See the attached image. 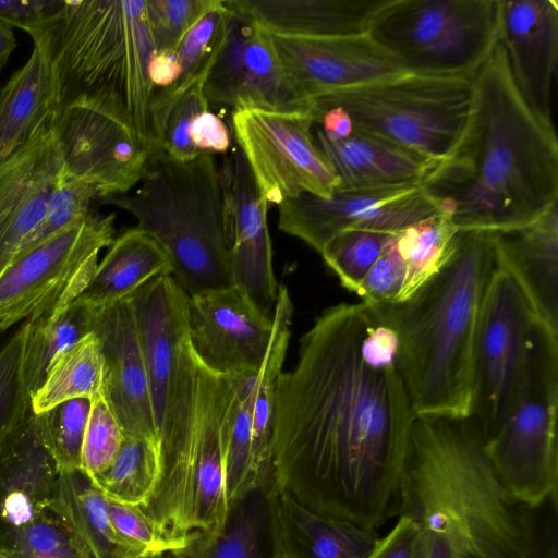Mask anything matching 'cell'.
<instances>
[{"mask_svg": "<svg viewBox=\"0 0 558 558\" xmlns=\"http://www.w3.org/2000/svg\"><path fill=\"white\" fill-rule=\"evenodd\" d=\"M233 241L230 275L234 286L257 310L270 316L277 301L272 248L267 225L268 205L251 169L234 143L232 149Z\"/></svg>", "mask_w": 558, "mask_h": 558, "instance_id": "22", "label": "cell"}, {"mask_svg": "<svg viewBox=\"0 0 558 558\" xmlns=\"http://www.w3.org/2000/svg\"><path fill=\"white\" fill-rule=\"evenodd\" d=\"M498 41L529 106L551 121L550 98L558 58L555 0H499Z\"/></svg>", "mask_w": 558, "mask_h": 558, "instance_id": "20", "label": "cell"}, {"mask_svg": "<svg viewBox=\"0 0 558 558\" xmlns=\"http://www.w3.org/2000/svg\"><path fill=\"white\" fill-rule=\"evenodd\" d=\"M65 0H0V21L36 39L62 13Z\"/></svg>", "mask_w": 558, "mask_h": 558, "instance_id": "50", "label": "cell"}, {"mask_svg": "<svg viewBox=\"0 0 558 558\" xmlns=\"http://www.w3.org/2000/svg\"><path fill=\"white\" fill-rule=\"evenodd\" d=\"M34 46L46 56L54 109L99 105L124 119L155 150L148 63L156 50L147 0H65Z\"/></svg>", "mask_w": 558, "mask_h": 558, "instance_id": "6", "label": "cell"}, {"mask_svg": "<svg viewBox=\"0 0 558 558\" xmlns=\"http://www.w3.org/2000/svg\"><path fill=\"white\" fill-rule=\"evenodd\" d=\"M214 0H147V14L156 50H177L189 29Z\"/></svg>", "mask_w": 558, "mask_h": 558, "instance_id": "48", "label": "cell"}, {"mask_svg": "<svg viewBox=\"0 0 558 558\" xmlns=\"http://www.w3.org/2000/svg\"><path fill=\"white\" fill-rule=\"evenodd\" d=\"M499 0H390L368 34L404 71L473 76L498 41Z\"/></svg>", "mask_w": 558, "mask_h": 558, "instance_id": "10", "label": "cell"}, {"mask_svg": "<svg viewBox=\"0 0 558 558\" xmlns=\"http://www.w3.org/2000/svg\"><path fill=\"white\" fill-rule=\"evenodd\" d=\"M204 82L205 78L197 80L179 94L153 102L155 150L180 161L193 160L201 154L189 133L193 120L209 109Z\"/></svg>", "mask_w": 558, "mask_h": 558, "instance_id": "40", "label": "cell"}, {"mask_svg": "<svg viewBox=\"0 0 558 558\" xmlns=\"http://www.w3.org/2000/svg\"><path fill=\"white\" fill-rule=\"evenodd\" d=\"M278 228L317 253L350 229L399 231L441 214L421 185L336 190L329 198L302 193L278 205Z\"/></svg>", "mask_w": 558, "mask_h": 558, "instance_id": "15", "label": "cell"}, {"mask_svg": "<svg viewBox=\"0 0 558 558\" xmlns=\"http://www.w3.org/2000/svg\"><path fill=\"white\" fill-rule=\"evenodd\" d=\"M265 494L271 558H366L379 538L376 531L312 511L287 493Z\"/></svg>", "mask_w": 558, "mask_h": 558, "instance_id": "24", "label": "cell"}, {"mask_svg": "<svg viewBox=\"0 0 558 558\" xmlns=\"http://www.w3.org/2000/svg\"><path fill=\"white\" fill-rule=\"evenodd\" d=\"M29 320L13 327L0 344V454L32 414L31 393L23 375Z\"/></svg>", "mask_w": 558, "mask_h": 558, "instance_id": "39", "label": "cell"}, {"mask_svg": "<svg viewBox=\"0 0 558 558\" xmlns=\"http://www.w3.org/2000/svg\"><path fill=\"white\" fill-rule=\"evenodd\" d=\"M391 236L380 256L361 281L355 294L367 305L397 303L405 280L404 263Z\"/></svg>", "mask_w": 558, "mask_h": 558, "instance_id": "49", "label": "cell"}, {"mask_svg": "<svg viewBox=\"0 0 558 558\" xmlns=\"http://www.w3.org/2000/svg\"><path fill=\"white\" fill-rule=\"evenodd\" d=\"M393 234L364 229L345 230L329 241L320 255L341 286L355 293Z\"/></svg>", "mask_w": 558, "mask_h": 558, "instance_id": "44", "label": "cell"}, {"mask_svg": "<svg viewBox=\"0 0 558 558\" xmlns=\"http://www.w3.org/2000/svg\"><path fill=\"white\" fill-rule=\"evenodd\" d=\"M123 436L124 432L105 396L90 400L80 470L90 480L106 471L114 460Z\"/></svg>", "mask_w": 558, "mask_h": 558, "instance_id": "47", "label": "cell"}, {"mask_svg": "<svg viewBox=\"0 0 558 558\" xmlns=\"http://www.w3.org/2000/svg\"><path fill=\"white\" fill-rule=\"evenodd\" d=\"M312 110L234 109L231 126L260 196L269 206L302 193L329 198L338 179L312 132Z\"/></svg>", "mask_w": 558, "mask_h": 558, "instance_id": "13", "label": "cell"}, {"mask_svg": "<svg viewBox=\"0 0 558 558\" xmlns=\"http://www.w3.org/2000/svg\"><path fill=\"white\" fill-rule=\"evenodd\" d=\"M17 46L13 28L0 21V73Z\"/></svg>", "mask_w": 558, "mask_h": 558, "instance_id": "57", "label": "cell"}, {"mask_svg": "<svg viewBox=\"0 0 558 558\" xmlns=\"http://www.w3.org/2000/svg\"><path fill=\"white\" fill-rule=\"evenodd\" d=\"M535 314L515 280L496 264L480 317L471 421L487 441L506 417L527 364Z\"/></svg>", "mask_w": 558, "mask_h": 558, "instance_id": "12", "label": "cell"}, {"mask_svg": "<svg viewBox=\"0 0 558 558\" xmlns=\"http://www.w3.org/2000/svg\"><path fill=\"white\" fill-rule=\"evenodd\" d=\"M134 194L97 197L136 218L166 252L189 295L232 286V158L219 171L213 154L190 161L154 150Z\"/></svg>", "mask_w": 558, "mask_h": 558, "instance_id": "7", "label": "cell"}, {"mask_svg": "<svg viewBox=\"0 0 558 558\" xmlns=\"http://www.w3.org/2000/svg\"><path fill=\"white\" fill-rule=\"evenodd\" d=\"M421 186L458 230L519 228L557 205L553 122L525 101L499 41L473 75L461 137Z\"/></svg>", "mask_w": 558, "mask_h": 558, "instance_id": "2", "label": "cell"}, {"mask_svg": "<svg viewBox=\"0 0 558 558\" xmlns=\"http://www.w3.org/2000/svg\"><path fill=\"white\" fill-rule=\"evenodd\" d=\"M167 558H196L190 546L167 553Z\"/></svg>", "mask_w": 558, "mask_h": 558, "instance_id": "58", "label": "cell"}, {"mask_svg": "<svg viewBox=\"0 0 558 558\" xmlns=\"http://www.w3.org/2000/svg\"><path fill=\"white\" fill-rule=\"evenodd\" d=\"M196 558H271L269 517L264 488L232 505L222 530L189 544Z\"/></svg>", "mask_w": 558, "mask_h": 558, "instance_id": "35", "label": "cell"}, {"mask_svg": "<svg viewBox=\"0 0 558 558\" xmlns=\"http://www.w3.org/2000/svg\"><path fill=\"white\" fill-rule=\"evenodd\" d=\"M397 337L361 303L323 311L275 385L267 493L376 531L397 515L414 415Z\"/></svg>", "mask_w": 558, "mask_h": 558, "instance_id": "1", "label": "cell"}, {"mask_svg": "<svg viewBox=\"0 0 558 558\" xmlns=\"http://www.w3.org/2000/svg\"><path fill=\"white\" fill-rule=\"evenodd\" d=\"M190 138L199 153H226L231 145V133L222 119L209 109L199 113L190 126Z\"/></svg>", "mask_w": 558, "mask_h": 558, "instance_id": "53", "label": "cell"}, {"mask_svg": "<svg viewBox=\"0 0 558 558\" xmlns=\"http://www.w3.org/2000/svg\"><path fill=\"white\" fill-rule=\"evenodd\" d=\"M472 102L473 76L403 72L320 96L311 107L340 108L354 129L438 165L461 137Z\"/></svg>", "mask_w": 558, "mask_h": 558, "instance_id": "8", "label": "cell"}, {"mask_svg": "<svg viewBox=\"0 0 558 558\" xmlns=\"http://www.w3.org/2000/svg\"><path fill=\"white\" fill-rule=\"evenodd\" d=\"M450 535L468 558H531L535 509L499 481L471 418L415 417L397 517Z\"/></svg>", "mask_w": 558, "mask_h": 558, "instance_id": "3", "label": "cell"}, {"mask_svg": "<svg viewBox=\"0 0 558 558\" xmlns=\"http://www.w3.org/2000/svg\"><path fill=\"white\" fill-rule=\"evenodd\" d=\"M114 217L93 211L11 260L0 272V336L81 294L114 239Z\"/></svg>", "mask_w": 558, "mask_h": 558, "instance_id": "11", "label": "cell"}, {"mask_svg": "<svg viewBox=\"0 0 558 558\" xmlns=\"http://www.w3.org/2000/svg\"><path fill=\"white\" fill-rule=\"evenodd\" d=\"M52 125L62 173L94 186L98 197L128 194L141 182L153 150L120 116L78 100L56 108Z\"/></svg>", "mask_w": 558, "mask_h": 558, "instance_id": "14", "label": "cell"}, {"mask_svg": "<svg viewBox=\"0 0 558 558\" xmlns=\"http://www.w3.org/2000/svg\"><path fill=\"white\" fill-rule=\"evenodd\" d=\"M238 400L235 377L208 368L186 335L158 433V480L141 509L170 551L218 534L228 520L226 460Z\"/></svg>", "mask_w": 558, "mask_h": 558, "instance_id": "5", "label": "cell"}, {"mask_svg": "<svg viewBox=\"0 0 558 558\" xmlns=\"http://www.w3.org/2000/svg\"><path fill=\"white\" fill-rule=\"evenodd\" d=\"M230 13L223 44L204 82V93L208 105L234 109L242 85L244 44L251 22Z\"/></svg>", "mask_w": 558, "mask_h": 558, "instance_id": "45", "label": "cell"}, {"mask_svg": "<svg viewBox=\"0 0 558 558\" xmlns=\"http://www.w3.org/2000/svg\"><path fill=\"white\" fill-rule=\"evenodd\" d=\"M52 112L26 144L0 161V272L43 220L61 174Z\"/></svg>", "mask_w": 558, "mask_h": 558, "instance_id": "19", "label": "cell"}, {"mask_svg": "<svg viewBox=\"0 0 558 558\" xmlns=\"http://www.w3.org/2000/svg\"><path fill=\"white\" fill-rule=\"evenodd\" d=\"M92 331L104 357V396L123 432L159 449L148 376L129 299L97 310Z\"/></svg>", "mask_w": 558, "mask_h": 558, "instance_id": "18", "label": "cell"}, {"mask_svg": "<svg viewBox=\"0 0 558 558\" xmlns=\"http://www.w3.org/2000/svg\"><path fill=\"white\" fill-rule=\"evenodd\" d=\"M128 299L134 314L159 433L172 391L180 344L187 335L189 295L172 275H160Z\"/></svg>", "mask_w": 558, "mask_h": 558, "instance_id": "21", "label": "cell"}, {"mask_svg": "<svg viewBox=\"0 0 558 558\" xmlns=\"http://www.w3.org/2000/svg\"><path fill=\"white\" fill-rule=\"evenodd\" d=\"M230 14L223 0H214L177 48L181 64L180 77L170 88L155 92L153 102L170 98L195 81L206 78L223 44Z\"/></svg>", "mask_w": 558, "mask_h": 558, "instance_id": "38", "label": "cell"}, {"mask_svg": "<svg viewBox=\"0 0 558 558\" xmlns=\"http://www.w3.org/2000/svg\"><path fill=\"white\" fill-rule=\"evenodd\" d=\"M315 141L338 179L336 190L421 185L437 166L354 128L348 136L335 140L316 130Z\"/></svg>", "mask_w": 558, "mask_h": 558, "instance_id": "27", "label": "cell"}, {"mask_svg": "<svg viewBox=\"0 0 558 558\" xmlns=\"http://www.w3.org/2000/svg\"><path fill=\"white\" fill-rule=\"evenodd\" d=\"M158 474V447L124 433L112 463L90 481L107 498L143 509L153 494Z\"/></svg>", "mask_w": 558, "mask_h": 558, "instance_id": "37", "label": "cell"}, {"mask_svg": "<svg viewBox=\"0 0 558 558\" xmlns=\"http://www.w3.org/2000/svg\"><path fill=\"white\" fill-rule=\"evenodd\" d=\"M0 558H89L51 511L0 531Z\"/></svg>", "mask_w": 558, "mask_h": 558, "instance_id": "42", "label": "cell"}, {"mask_svg": "<svg viewBox=\"0 0 558 558\" xmlns=\"http://www.w3.org/2000/svg\"><path fill=\"white\" fill-rule=\"evenodd\" d=\"M458 233L444 214L397 233L396 246L405 267V280L397 303L411 298L445 267L456 250Z\"/></svg>", "mask_w": 558, "mask_h": 558, "instance_id": "36", "label": "cell"}, {"mask_svg": "<svg viewBox=\"0 0 558 558\" xmlns=\"http://www.w3.org/2000/svg\"><path fill=\"white\" fill-rule=\"evenodd\" d=\"M54 110L51 70L36 46L0 90V161L26 144Z\"/></svg>", "mask_w": 558, "mask_h": 558, "instance_id": "30", "label": "cell"}, {"mask_svg": "<svg viewBox=\"0 0 558 558\" xmlns=\"http://www.w3.org/2000/svg\"><path fill=\"white\" fill-rule=\"evenodd\" d=\"M495 267L494 232L459 230L449 262L411 298L368 305L396 333L397 371L414 417L471 416L476 336Z\"/></svg>", "mask_w": 558, "mask_h": 558, "instance_id": "4", "label": "cell"}, {"mask_svg": "<svg viewBox=\"0 0 558 558\" xmlns=\"http://www.w3.org/2000/svg\"><path fill=\"white\" fill-rule=\"evenodd\" d=\"M104 395V357L99 339L92 331L59 355L44 383L31 398L32 411L40 414L77 398L93 400Z\"/></svg>", "mask_w": 558, "mask_h": 558, "instance_id": "33", "label": "cell"}, {"mask_svg": "<svg viewBox=\"0 0 558 558\" xmlns=\"http://www.w3.org/2000/svg\"><path fill=\"white\" fill-rule=\"evenodd\" d=\"M1 87H2V86L0 85V90H1Z\"/></svg>", "mask_w": 558, "mask_h": 558, "instance_id": "60", "label": "cell"}, {"mask_svg": "<svg viewBox=\"0 0 558 558\" xmlns=\"http://www.w3.org/2000/svg\"><path fill=\"white\" fill-rule=\"evenodd\" d=\"M49 511L89 558L157 556L118 533L108 512L106 495L80 469L60 472Z\"/></svg>", "mask_w": 558, "mask_h": 558, "instance_id": "28", "label": "cell"}, {"mask_svg": "<svg viewBox=\"0 0 558 558\" xmlns=\"http://www.w3.org/2000/svg\"><path fill=\"white\" fill-rule=\"evenodd\" d=\"M240 108L281 112L311 109V102L290 84L268 33L253 22L245 38L242 85L234 109Z\"/></svg>", "mask_w": 558, "mask_h": 558, "instance_id": "32", "label": "cell"}, {"mask_svg": "<svg viewBox=\"0 0 558 558\" xmlns=\"http://www.w3.org/2000/svg\"><path fill=\"white\" fill-rule=\"evenodd\" d=\"M426 558H468L457 542L442 532L427 531Z\"/></svg>", "mask_w": 558, "mask_h": 558, "instance_id": "56", "label": "cell"}, {"mask_svg": "<svg viewBox=\"0 0 558 558\" xmlns=\"http://www.w3.org/2000/svg\"><path fill=\"white\" fill-rule=\"evenodd\" d=\"M89 411L90 400L77 398L36 414L43 440L59 472L81 468L82 447Z\"/></svg>", "mask_w": 558, "mask_h": 558, "instance_id": "43", "label": "cell"}, {"mask_svg": "<svg viewBox=\"0 0 558 558\" xmlns=\"http://www.w3.org/2000/svg\"><path fill=\"white\" fill-rule=\"evenodd\" d=\"M98 192L94 186L61 171L49 196L43 220L24 241L16 255L89 216L94 211L92 203L96 202Z\"/></svg>", "mask_w": 558, "mask_h": 558, "instance_id": "46", "label": "cell"}, {"mask_svg": "<svg viewBox=\"0 0 558 558\" xmlns=\"http://www.w3.org/2000/svg\"><path fill=\"white\" fill-rule=\"evenodd\" d=\"M293 305L287 288L280 284L274 308V331L256 379L252 424V469L258 487L267 481L274 429L275 385L282 372L291 331Z\"/></svg>", "mask_w": 558, "mask_h": 558, "instance_id": "31", "label": "cell"}, {"mask_svg": "<svg viewBox=\"0 0 558 558\" xmlns=\"http://www.w3.org/2000/svg\"><path fill=\"white\" fill-rule=\"evenodd\" d=\"M148 558H167V555L166 554H161V555L151 556V557H148Z\"/></svg>", "mask_w": 558, "mask_h": 558, "instance_id": "59", "label": "cell"}, {"mask_svg": "<svg viewBox=\"0 0 558 558\" xmlns=\"http://www.w3.org/2000/svg\"><path fill=\"white\" fill-rule=\"evenodd\" d=\"M160 275H172L166 252L146 231L130 228L114 236L75 301L97 311L128 298Z\"/></svg>", "mask_w": 558, "mask_h": 558, "instance_id": "29", "label": "cell"}, {"mask_svg": "<svg viewBox=\"0 0 558 558\" xmlns=\"http://www.w3.org/2000/svg\"><path fill=\"white\" fill-rule=\"evenodd\" d=\"M267 33L290 84L308 102L407 72L368 33L337 37Z\"/></svg>", "mask_w": 558, "mask_h": 558, "instance_id": "16", "label": "cell"}, {"mask_svg": "<svg viewBox=\"0 0 558 558\" xmlns=\"http://www.w3.org/2000/svg\"><path fill=\"white\" fill-rule=\"evenodd\" d=\"M428 533L412 519L399 515L393 527L378 538L366 558H426Z\"/></svg>", "mask_w": 558, "mask_h": 558, "instance_id": "51", "label": "cell"}, {"mask_svg": "<svg viewBox=\"0 0 558 558\" xmlns=\"http://www.w3.org/2000/svg\"><path fill=\"white\" fill-rule=\"evenodd\" d=\"M187 323L197 356L222 375L257 373L274 331L272 317L234 286L189 296Z\"/></svg>", "mask_w": 558, "mask_h": 558, "instance_id": "17", "label": "cell"}, {"mask_svg": "<svg viewBox=\"0 0 558 558\" xmlns=\"http://www.w3.org/2000/svg\"><path fill=\"white\" fill-rule=\"evenodd\" d=\"M59 474L32 411L0 454V531L26 525L47 513Z\"/></svg>", "mask_w": 558, "mask_h": 558, "instance_id": "25", "label": "cell"}, {"mask_svg": "<svg viewBox=\"0 0 558 558\" xmlns=\"http://www.w3.org/2000/svg\"><path fill=\"white\" fill-rule=\"evenodd\" d=\"M544 525L541 526L535 509L534 542L531 558H558L557 498H551L545 507Z\"/></svg>", "mask_w": 558, "mask_h": 558, "instance_id": "54", "label": "cell"}, {"mask_svg": "<svg viewBox=\"0 0 558 558\" xmlns=\"http://www.w3.org/2000/svg\"><path fill=\"white\" fill-rule=\"evenodd\" d=\"M390 0H223L231 12L286 36L337 37L367 34Z\"/></svg>", "mask_w": 558, "mask_h": 558, "instance_id": "26", "label": "cell"}, {"mask_svg": "<svg viewBox=\"0 0 558 558\" xmlns=\"http://www.w3.org/2000/svg\"><path fill=\"white\" fill-rule=\"evenodd\" d=\"M257 374L258 372L233 374L238 385L239 400L226 460V488L230 507L251 492L262 488L256 483L251 457Z\"/></svg>", "mask_w": 558, "mask_h": 558, "instance_id": "41", "label": "cell"}, {"mask_svg": "<svg viewBox=\"0 0 558 558\" xmlns=\"http://www.w3.org/2000/svg\"><path fill=\"white\" fill-rule=\"evenodd\" d=\"M558 333L537 322L524 375L485 451L499 481L536 509L557 497Z\"/></svg>", "mask_w": 558, "mask_h": 558, "instance_id": "9", "label": "cell"}, {"mask_svg": "<svg viewBox=\"0 0 558 558\" xmlns=\"http://www.w3.org/2000/svg\"><path fill=\"white\" fill-rule=\"evenodd\" d=\"M496 264L515 280L537 322L558 333V207L525 226L494 232Z\"/></svg>", "mask_w": 558, "mask_h": 558, "instance_id": "23", "label": "cell"}, {"mask_svg": "<svg viewBox=\"0 0 558 558\" xmlns=\"http://www.w3.org/2000/svg\"><path fill=\"white\" fill-rule=\"evenodd\" d=\"M180 74L181 64L177 50H158L153 53L148 63V76L155 92L173 86Z\"/></svg>", "mask_w": 558, "mask_h": 558, "instance_id": "55", "label": "cell"}, {"mask_svg": "<svg viewBox=\"0 0 558 558\" xmlns=\"http://www.w3.org/2000/svg\"><path fill=\"white\" fill-rule=\"evenodd\" d=\"M110 519L118 533L129 542L147 548L153 555L170 553L138 507L107 498Z\"/></svg>", "mask_w": 558, "mask_h": 558, "instance_id": "52", "label": "cell"}, {"mask_svg": "<svg viewBox=\"0 0 558 558\" xmlns=\"http://www.w3.org/2000/svg\"><path fill=\"white\" fill-rule=\"evenodd\" d=\"M95 312L74 300L57 312L29 320L23 375L31 398L44 383L53 361L92 332Z\"/></svg>", "mask_w": 558, "mask_h": 558, "instance_id": "34", "label": "cell"}]
</instances>
